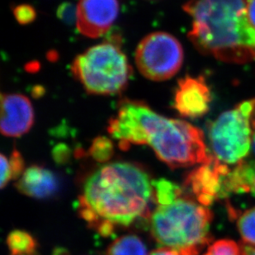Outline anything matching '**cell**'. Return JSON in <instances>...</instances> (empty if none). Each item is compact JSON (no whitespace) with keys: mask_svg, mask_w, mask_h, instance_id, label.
I'll list each match as a JSON object with an SVG mask.
<instances>
[{"mask_svg":"<svg viewBox=\"0 0 255 255\" xmlns=\"http://www.w3.org/2000/svg\"><path fill=\"white\" fill-rule=\"evenodd\" d=\"M153 187L140 164L115 162L100 167L87 178L78 211L90 228L104 224L130 227L149 216Z\"/></svg>","mask_w":255,"mask_h":255,"instance_id":"obj_1","label":"cell"},{"mask_svg":"<svg viewBox=\"0 0 255 255\" xmlns=\"http://www.w3.org/2000/svg\"><path fill=\"white\" fill-rule=\"evenodd\" d=\"M249 0H190L183 8L193 18L189 39L198 51L229 63L255 60V28Z\"/></svg>","mask_w":255,"mask_h":255,"instance_id":"obj_2","label":"cell"},{"mask_svg":"<svg viewBox=\"0 0 255 255\" xmlns=\"http://www.w3.org/2000/svg\"><path fill=\"white\" fill-rule=\"evenodd\" d=\"M212 212L207 207L181 197L172 204L157 207L152 213V236L162 248L178 255H198L212 242Z\"/></svg>","mask_w":255,"mask_h":255,"instance_id":"obj_3","label":"cell"},{"mask_svg":"<svg viewBox=\"0 0 255 255\" xmlns=\"http://www.w3.org/2000/svg\"><path fill=\"white\" fill-rule=\"evenodd\" d=\"M148 144L170 169L207 163V150L202 130L185 121L169 119L157 114L149 128Z\"/></svg>","mask_w":255,"mask_h":255,"instance_id":"obj_4","label":"cell"},{"mask_svg":"<svg viewBox=\"0 0 255 255\" xmlns=\"http://www.w3.org/2000/svg\"><path fill=\"white\" fill-rule=\"evenodd\" d=\"M72 72L89 94L110 95L125 89L131 68L119 46L104 42L75 58Z\"/></svg>","mask_w":255,"mask_h":255,"instance_id":"obj_5","label":"cell"},{"mask_svg":"<svg viewBox=\"0 0 255 255\" xmlns=\"http://www.w3.org/2000/svg\"><path fill=\"white\" fill-rule=\"evenodd\" d=\"M251 101L225 112L210 124L208 139L212 156L222 164H238L252 148Z\"/></svg>","mask_w":255,"mask_h":255,"instance_id":"obj_6","label":"cell"},{"mask_svg":"<svg viewBox=\"0 0 255 255\" xmlns=\"http://www.w3.org/2000/svg\"><path fill=\"white\" fill-rule=\"evenodd\" d=\"M180 42L170 34L157 31L145 36L135 51V63L144 77L154 81L169 80L183 65Z\"/></svg>","mask_w":255,"mask_h":255,"instance_id":"obj_7","label":"cell"},{"mask_svg":"<svg viewBox=\"0 0 255 255\" xmlns=\"http://www.w3.org/2000/svg\"><path fill=\"white\" fill-rule=\"evenodd\" d=\"M155 115L156 113L143 102L126 99L109 122L108 130L123 150L131 144H148L149 126Z\"/></svg>","mask_w":255,"mask_h":255,"instance_id":"obj_8","label":"cell"},{"mask_svg":"<svg viewBox=\"0 0 255 255\" xmlns=\"http://www.w3.org/2000/svg\"><path fill=\"white\" fill-rule=\"evenodd\" d=\"M231 169L214 156L186 176L184 188L197 202L208 207L216 200L225 198V181Z\"/></svg>","mask_w":255,"mask_h":255,"instance_id":"obj_9","label":"cell"},{"mask_svg":"<svg viewBox=\"0 0 255 255\" xmlns=\"http://www.w3.org/2000/svg\"><path fill=\"white\" fill-rule=\"evenodd\" d=\"M119 12L118 0H80L76 26L80 33L97 38L111 28Z\"/></svg>","mask_w":255,"mask_h":255,"instance_id":"obj_10","label":"cell"},{"mask_svg":"<svg viewBox=\"0 0 255 255\" xmlns=\"http://www.w3.org/2000/svg\"><path fill=\"white\" fill-rule=\"evenodd\" d=\"M212 95L202 77L186 76L178 83L173 107L184 118H198L209 111Z\"/></svg>","mask_w":255,"mask_h":255,"instance_id":"obj_11","label":"cell"},{"mask_svg":"<svg viewBox=\"0 0 255 255\" xmlns=\"http://www.w3.org/2000/svg\"><path fill=\"white\" fill-rule=\"evenodd\" d=\"M34 123L31 102L22 94L1 96V132L7 137H18L28 132Z\"/></svg>","mask_w":255,"mask_h":255,"instance_id":"obj_12","label":"cell"},{"mask_svg":"<svg viewBox=\"0 0 255 255\" xmlns=\"http://www.w3.org/2000/svg\"><path fill=\"white\" fill-rule=\"evenodd\" d=\"M20 193L30 198L46 199L52 198L60 190V179L50 169L32 165L25 169L16 183Z\"/></svg>","mask_w":255,"mask_h":255,"instance_id":"obj_13","label":"cell"},{"mask_svg":"<svg viewBox=\"0 0 255 255\" xmlns=\"http://www.w3.org/2000/svg\"><path fill=\"white\" fill-rule=\"evenodd\" d=\"M229 195L251 193L255 197V160L241 161L231 169L227 180Z\"/></svg>","mask_w":255,"mask_h":255,"instance_id":"obj_14","label":"cell"},{"mask_svg":"<svg viewBox=\"0 0 255 255\" xmlns=\"http://www.w3.org/2000/svg\"><path fill=\"white\" fill-rule=\"evenodd\" d=\"M7 246L10 255H40L37 241L27 231H11L7 237Z\"/></svg>","mask_w":255,"mask_h":255,"instance_id":"obj_15","label":"cell"},{"mask_svg":"<svg viewBox=\"0 0 255 255\" xmlns=\"http://www.w3.org/2000/svg\"><path fill=\"white\" fill-rule=\"evenodd\" d=\"M146 246L135 235H128L117 239L110 245L106 255H146Z\"/></svg>","mask_w":255,"mask_h":255,"instance_id":"obj_16","label":"cell"},{"mask_svg":"<svg viewBox=\"0 0 255 255\" xmlns=\"http://www.w3.org/2000/svg\"><path fill=\"white\" fill-rule=\"evenodd\" d=\"M153 199L159 207L168 206L175 202L183 195L182 188L165 178L152 180Z\"/></svg>","mask_w":255,"mask_h":255,"instance_id":"obj_17","label":"cell"},{"mask_svg":"<svg viewBox=\"0 0 255 255\" xmlns=\"http://www.w3.org/2000/svg\"><path fill=\"white\" fill-rule=\"evenodd\" d=\"M237 227L244 243L255 246V207L247 210L238 217Z\"/></svg>","mask_w":255,"mask_h":255,"instance_id":"obj_18","label":"cell"},{"mask_svg":"<svg viewBox=\"0 0 255 255\" xmlns=\"http://www.w3.org/2000/svg\"><path fill=\"white\" fill-rule=\"evenodd\" d=\"M88 153L97 162L105 163L109 161L114 155V144L109 138L99 136L93 140Z\"/></svg>","mask_w":255,"mask_h":255,"instance_id":"obj_19","label":"cell"},{"mask_svg":"<svg viewBox=\"0 0 255 255\" xmlns=\"http://www.w3.org/2000/svg\"><path fill=\"white\" fill-rule=\"evenodd\" d=\"M204 255H241V245L231 240H220L211 245Z\"/></svg>","mask_w":255,"mask_h":255,"instance_id":"obj_20","label":"cell"},{"mask_svg":"<svg viewBox=\"0 0 255 255\" xmlns=\"http://www.w3.org/2000/svg\"><path fill=\"white\" fill-rule=\"evenodd\" d=\"M58 17L65 24L72 25L76 23L77 20V6L71 3V2H63L58 7Z\"/></svg>","mask_w":255,"mask_h":255,"instance_id":"obj_21","label":"cell"},{"mask_svg":"<svg viewBox=\"0 0 255 255\" xmlns=\"http://www.w3.org/2000/svg\"><path fill=\"white\" fill-rule=\"evenodd\" d=\"M13 14L20 24L26 25L33 22L36 18V12L31 5L21 4L14 7Z\"/></svg>","mask_w":255,"mask_h":255,"instance_id":"obj_22","label":"cell"},{"mask_svg":"<svg viewBox=\"0 0 255 255\" xmlns=\"http://www.w3.org/2000/svg\"><path fill=\"white\" fill-rule=\"evenodd\" d=\"M10 168L12 172V179L21 178L22 173H24L25 162L22 154L17 149L12 150V154L8 158Z\"/></svg>","mask_w":255,"mask_h":255,"instance_id":"obj_23","label":"cell"},{"mask_svg":"<svg viewBox=\"0 0 255 255\" xmlns=\"http://www.w3.org/2000/svg\"><path fill=\"white\" fill-rule=\"evenodd\" d=\"M70 149L65 144H59L53 149V159L60 165L67 164L70 159Z\"/></svg>","mask_w":255,"mask_h":255,"instance_id":"obj_24","label":"cell"},{"mask_svg":"<svg viewBox=\"0 0 255 255\" xmlns=\"http://www.w3.org/2000/svg\"><path fill=\"white\" fill-rule=\"evenodd\" d=\"M12 179V172L10 168L9 160L4 154H1V182H0L1 188H4L8 182Z\"/></svg>","mask_w":255,"mask_h":255,"instance_id":"obj_25","label":"cell"},{"mask_svg":"<svg viewBox=\"0 0 255 255\" xmlns=\"http://www.w3.org/2000/svg\"><path fill=\"white\" fill-rule=\"evenodd\" d=\"M247 15L251 24L255 28V0H249Z\"/></svg>","mask_w":255,"mask_h":255,"instance_id":"obj_26","label":"cell"},{"mask_svg":"<svg viewBox=\"0 0 255 255\" xmlns=\"http://www.w3.org/2000/svg\"><path fill=\"white\" fill-rule=\"evenodd\" d=\"M149 255H178V254L169 249L160 248L152 251Z\"/></svg>","mask_w":255,"mask_h":255,"instance_id":"obj_27","label":"cell"},{"mask_svg":"<svg viewBox=\"0 0 255 255\" xmlns=\"http://www.w3.org/2000/svg\"><path fill=\"white\" fill-rule=\"evenodd\" d=\"M241 255H255V248L254 246L246 244H241Z\"/></svg>","mask_w":255,"mask_h":255,"instance_id":"obj_28","label":"cell"},{"mask_svg":"<svg viewBox=\"0 0 255 255\" xmlns=\"http://www.w3.org/2000/svg\"><path fill=\"white\" fill-rule=\"evenodd\" d=\"M51 255H70V252L64 247H56L52 251Z\"/></svg>","mask_w":255,"mask_h":255,"instance_id":"obj_29","label":"cell"},{"mask_svg":"<svg viewBox=\"0 0 255 255\" xmlns=\"http://www.w3.org/2000/svg\"><path fill=\"white\" fill-rule=\"evenodd\" d=\"M253 130V135H252V149L255 154V128L252 129Z\"/></svg>","mask_w":255,"mask_h":255,"instance_id":"obj_30","label":"cell"},{"mask_svg":"<svg viewBox=\"0 0 255 255\" xmlns=\"http://www.w3.org/2000/svg\"><path fill=\"white\" fill-rule=\"evenodd\" d=\"M149 1H159V0H149Z\"/></svg>","mask_w":255,"mask_h":255,"instance_id":"obj_31","label":"cell"}]
</instances>
